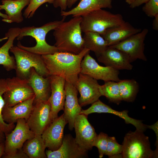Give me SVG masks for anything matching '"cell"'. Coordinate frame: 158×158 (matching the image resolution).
Segmentation results:
<instances>
[{"mask_svg":"<svg viewBox=\"0 0 158 158\" xmlns=\"http://www.w3.org/2000/svg\"><path fill=\"white\" fill-rule=\"evenodd\" d=\"M0 17H1L3 18L2 20L6 22L7 20L8 19V16L6 14L3 13L0 11Z\"/></svg>","mask_w":158,"mask_h":158,"instance_id":"cell-41","label":"cell"},{"mask_svg":"<svg viewBox=\"0 0 158 158\" xmlns=\"http://www.w3.org/2000/svg\"><path fill=\"white\" fill-rule=\"evenodd\" d=\"M108 136L103 132L97 135L94 142L93 146L96 147L98 150L99 157L102 158L105 154L108 143Z\"/></svg>","mask_w":158,"mask_h":158,"instance_id":"cell-33","label":"cell"},{"mask_svg":"<svg viewBox=\"0 0 158 158\" xmlns=\"http://www.w3.org/2000/svg\"><path fill=\"white\" fill-rule=\"evenodd\" d=\"M20 28L18 27L9 29L6 34L5 38L7 41L0 47V65H2L7 71L15 70L16 63L15 58L11 56L9 51L13 46L14 41L19 35Z\"/></svg>","mask_w":158,"mask_h":158,"instance_id":"cell-24","label":"cell"},{"mask_svg":"<svg viewBox=\"0 0 158 158\" xmlns=\"http://www.w3.org/2000/svg\"><path fill=\"white\" fill-rule=\"evenodd\" d=\"M6 88V79H0V130L5 134L10 133L15 127L14 123H6L2 117V111L5 105L3 95Z\"/></svg>","mask_w":158,"mask_h":158,"instance_id":"cell-30","label":"cell"},{"mask_svg":"<svg viewBox=\"0 0 158 158\" xmlns=\"http://www.w3.org/2000/svg\"><path fill=\"white\" fill-rule=\"evenodd\" d=\"M118 82L122 101H133L139 90L138 82L133 79L120 80Z\"/></svg>","mask_w":158,"mask_h":158,"instance_id":"cell-28","label":"cell"},{"mask_svg":"<svg viewBox=\"0 0 158 158\" xmlns=\"http://www.w3.org/2000/svg\"><path fill=\"white\" fill-rule=\"evenodd\" d=\"M122 145L118 143L114 137H108V143L104 155L109 158H121Z\"/></svg>","mask_w":158,"mask_h":158,"instance_id":"cell-31","label":"cell"},{"mask_svg":"<svg viewBox=\"0 0 158 158\" xmlns=\"http://www.w3.org/2000/svg\"><path fill=\"white\" fill-rule=\"evenodd\" d=\"M97 58L99 62L105 66L118 70H131L133 68L129 58L126 53L111 46H108Z\"/></svg>","mask_w":158,"mask_h":158,"instance_id":"cell-17","label":"cell"},{"mask_svg":"<svg viewBox=\"0 0 158 158\" xmlns=\"http://www.w3.org/2000/svg\"><path fill=\"white\" fill-rule=\"evenodd\" d=\"M67 0H54L53 4L54 6L56 8H60L61 11H66L67 8Z\"/></svg>","mask_w":158,"mask_h":158,"instance_id":"cell-35","label":"cell"},{"mask_svg":"<svg viewBox=\"0 0 158 158\" xmlns=\"http://www.w3.org/2000/svg\"><path fill=\"white\" fill-rule=\"evenodd\" d=\"M149 0H135L133 3L130 5L131 8H134L138 7L142 4H145Z\"/></svg>","mask_w":158,"mask_h":158,"instance_id":"cell-36","label":"cell"},{"mask_svg":"<svg viewBox=\"0 0 158 158\" xmlns=\"http://www.w3.org/2000/svg\"><path fill=\"white\" fill-rule=\"evenodd\" d=\"M16 123V126L11 132L5 134L4 151L2 156L4 158H24L23 145L35 135L30 129L25 119H18Z\"/></svg>","mask_w":158,"mask_h":158,"instance_id":"cell-6","label":"cell"},{"mask_svg":"<svg viewBox=\"0 0 158 158\" xmlns=\"http://www.w3.org/2000/svg\"><path fill=\"white\" fill-rule=\"evenodd\" d=\"M30 1V0H2L0 10H4L8 16L6 23H21L23 20L22 11Z\"/></svg>","mask_w":158,"mask_h":158,"instance_id":"cell-25","label":"cell"},{"mask_svg":"<svg viewBox=\"0 0 158 158\" xmlns=\"http://www.w3.org/2000/svg\"><path fill=\"white\" fill-rule=\"evenodd\" d=\"M5 139V133L0 130V143L4 142Z\"/></svg>","mask_w":158,"mask_h":158,"instance_id":"cell-40","label":"cell"},{"mask_svg":"<svg viewBox=\"0 0 158 158\" xmlns=\"http://www.w3.org/2000/svg\"><path fill=\"white\" fill-rule=\"evenodd\" d=\"M99 89L102 96L106 97L110 102L118 104L122 101L118 82H104L103 85H99Z\"/></svg>","mask_w":158,"mask_h":158,"instance_id":"cell-29","label":"cell"},{"mask_svg":"<svg viewBox=\"0 0 158 158\" xmlns=\"http://www.w3.org/2000/svg\"><path fill=\"white\" fill-rule=\"evenodd\" d=\"M141 30V29L135 28L129 23L125 21L119 25L107 29L101 35L109 46L115 44Z\"/></svg>","mask_w":158,"mask_h":158,"instance_id":"cell-21","label":"cell"},{"mask_svg":"<svg viewBox=\"0 0 158 158\" xmlns=\"http://www.w3.org/2000/svg\"><path fill=\"white\" fill-rule=\"evenodd\" d=\"M5 148L4 142L0 143V158L3 155Z\"/></svg>","mask_w":158,"mask_h":158,"instance_id":"cell-38","label":"cell"},{"mask_svg":"<svg viewBox=\"0 0 158 158\" xmlns=\"http://www.w3.org/2000/svg\"><path fill=\"white\" fill-rule=\"evenodd\" d=\"M54 0H30L29 4L25 10L23 15L26 18H32L35 12L41 5L46 3L53 4Z\"/></svg>","mask_w":158,"mask_h":158,"instance_id":"cell-32","label":"cell"},{"mask_svg":"<svg viewBox=\"0 0 158 158\" xmlns=\"http://www.w3.org/2000/svg\"><path fill=\"white\" fill-rule=\"evenodd\" d=\"M90 50L84 48L80 53L57 52L42 55L49 75L61 77L75 86L79 74L80 64L85 55Z\"/></svg>","mask_w":158,"mask_h":158,"instance_id":"cell-1","label":"cell"},{"mask_svg":"<svg viewBox=\"0 0 158 158\" xmlns=\"http://www.w3.org/2000/svg\"><path fill=\"white\" fill-rule=\"evenodd\" d=\"M144 131L136 129L124 136L121 158H151L157 157V151L152 150L149 138Z\"/></svg>","mask_w":158,"mask_h":158,"instance_id":"cell-7","label":"cell"},{"mask_svg":"<svg viewBox=\"0 0 158 158\" xmlns=\"http://www.w3.org/2000/svg\"><path fill=\"white\" fill-rule=\"evenodd\" d=\"M73 17L68 21L62 22L54 30V46L59 52L78 54L84 48L80 26L81 16Z\"/></svg>","mask_w":158,"mask_h":158,"instance_id":"cell-2","label":"cell"},{"mask_svg":"<svg viewBox=\"0 0 158 158\" xmlns=\"http://www.w3.org/2000/svg\"><path fill=\"white\" fill-rule=\"evenodd\" d=\"M6 80L7 88L3 95L4 106L12 107L35 97L27 80L16 76Z\"/></svg>","mask_w":158,"mask_h":158,"instance_id":"cell-8","label":"cell"},{"mask_svg":"<svg viewBox=\"0 0 158 158\" xmlns=\"http://www.w3.org/2000/svg\"><path fill=\"white\" fill-rule=\"evenodd\" d=\"M80 67V73L97 80L118 82L120 80L119 78V70L109 66L100 65L89 53L84 56L81 62Z\"/></svg>","mask_w":158,"mask_h":158,"instance_id":"cell-10","label":"cell"},{"mask_svg":"<svg viewBox=\"0 0 158 158\" xmlns=\"http://www.w3.org/2000/svg\"><path fill=\"white\" fill-rule=\"evenodd\" d=\"M81 17L80 26L82 32H93L101 35L107 29L125 21L121 15L114 14L102 9L94 11Z\"/></svg>","mask_w":158,"mask_h":158,"instance_id":"cell-5","label":"cell"},{"mask_svg":"<svg viewBox=\"0 0 158 158\" xmlns=\"http://www.w3.org/2000/svg\"><path fill=\"white\" fill-rule=\"evenodd\" d=\"M67 123L63 114L53 121L44 130L41 136L48 150L55 151L60 147L64 136V128Z\"/></svg>","mask_w":158,"mask_h":158,"instance_id":"cell-14","label":"cell"},{"mask_svg":"<svg viewBox=\"0 0 158 158\" xmlns=\"http://www.w3.org/2000/svg\"><path fill=\"white\" fill-rule=\"evenodd\" d=\"M10 51L14 55L16 63V76L27 80L31 69L33 68L40 75L46 77L49 75L42 55L13 46Z\"/></svg>","mask_w":158,"mask_h":158,"instance_id":"cell-4","label":"cell"},{"mask_svg":"<svg viewBox=\"0 0 158 158\" xmlns=\"http://www.w3.org/2000/svg\"><path fill=\"white\" fill-rule=\"evenodd\" d=\"M87 117L80 114L75 119L74 125L75 142L82 149L86 151L92 149L97 135L88 120Z\"/></svg>","mask_w":158,"mask_h":158,"instance_id":"cell-13","label":"cell"},{"mask_svg":"<svg viewBox=\"0 0 158 158\" xmlns=\"http://www.w3.org/2000/svg\"><path fill=\"white\" fill-rule=\"evenodd\" d=\"M78 0H67V7L70 8L78 1Z\"/></svg>","mask_w":158,"mask_h":158,"instance_id":"cell-39","label":"cell"},{"mask_svg":"<svg viewBox=\"0 0 158 158\" xmlns=\"http://www.w3.org/2000/svg\"><path fill=\"white\" fill-rule=\"evenodd\" d=\"M49 77L51 93L48 101L51 104L53 121L58 117L59 111L63 109L66 81L64 78L58 76L49 75Z\"/></svg>","mask_w":158,"mask_h":158,"instance_id":"cell-15","label":"cell"},{"mask_svg":"<svg viewBox=\"0 0 158 158\" xmlns=\"http://www.w3.org/2000/svg\"><path fill=\"white\" fill-rule=\"evenodd\" d=\"M112 0H81L75 7L68 11H61L63 17L72 15L73 17L81 16L94 11L103 8H112Z\"/></svg>","mask_w":158,"mask_h":158,"instance_id":"cell-23","label":"cell"},{"mask_svg":"<svg viewBox=\"0 0 158 158\" xmlns=\"http://www.w3.org/2000/svg\"><path fill=\"white\" fill-rule=\"evenodd\" d=\"M65 99L63 111L64 117L68 124L69 129L72 130L77 116L82 110L78 98V91L75 86L66 81L65 86Z\"/></svg>","mask_w":158,"mask_h":158,"instance_id":"cell-16","label":"cell"},{"mask_svg":"<svg viewBox=\"0 0 158 158\" xmlns=\"http://www.w3.org/2000/svg\"><path fill=\"white\" fill-rule=\"evenodd\" d=\"M135 0H125L126 2L129 5L133 3Z\"/></svg>","mask_w":158,"mask_h":158,"instance_id":"cell-42","label":"cell"},{"mask_svg":"<svg viewBox=\"0 0 158 158\" xmlns=\"http://www.w3.org/2000/svg\"><path fill=\"white\" fill-rule=\"evenodd\" d=\"M27 80L34 93V102L48 100L51 93L49 76L44 77L38 74L35 68H32Z\"/></svg>","mask_w":158,"mask_h":158,"instance_id":"cell-20","label":"cell"},{"mask_svg":"<svg viewBox=\"0 0 158 158\" xmlns=\"http://www.w3.org/2000/svg\"><path fill=\"white\" fill-rule=\"evenodd\" d=\"M97 80L81 73L79 75L75 87L80 96L78 99L81 107L92 104L102 96Z\"/></svg>","mask_w":158,"mask_h":158,"instance_id":"cell-12","label":"cell"},{"mask_svg":"<svg viewBox=\"0 0 158 158\" xmlns=\"http://www.w3.org/2000/svg\"><path fill=\"white\" fill-rule=\"evenodd\" d=\"M148 29L145 28L114 45L109 46L118 49L129 56L131 63L137 59L146 61L144 53V42L147 35Z\"/></svg>","mask_w":158,"mask_h":158,"instance_id":"cell-11","label":"cell"},{"mask_svg":"<svg viewBox=\"0 0 158 158\" xmlns=\"http://www.w3.org/2000/svg\"><path fill=\"white\" fill-rule=\"evenodd\" d=\"M126 110L119 111L112 109L98 99L92 104L91 106L85 110L82 109L80 114L87 116L90 114L97 113H108L114 114L123 118L127 124H130L135 126L137 129L144 131L147 128V126L144 124L142 121L130 117Z\"/></svg>","mask_w":158,"mask_h":158,"instance_id":"cell-19","label":"cell"},{"mask_svg":"<svg viewBox=\"0 0 158 158\" xmlns=\"http://www.w3.org/2000/svg\"><path fill=\"white\" fill-rule=\"evenodd\" d=\"M84 33L83 38L84 48L94 52L96 57L109 46L107 41L99 34L91 31Z\"/></svg>","mask_w":158,"mask_h":158,"instance_id":"cell-27","label":"cell"},{"mask_svg":"<svg viewBox=\"0 0 158 158\" xmlns=\"http://www.w3.org/2000/svg\"><path fill=\"white\" fill-rule=\"evenodd\" d=\"M66 17H63L60 20H55L47 23L41 26L25 27L20 28L19 35L16 39H22L25 36H30L34 38L36 42V45L32 47H27L23 45L20 42L17 44L19 47L41 55L52 54L59 52L57 47L49 44L46 40V37L50 31L54 30L62 22L64 21Z\"/></svg>","mask_w":158,"mask_h":158,"instance_id":"cell-3","label":"cell"},{"mask_svg":"<svg viewBox=\"0 0 158 158\" xmlns=\"http://www.w3.org/2000/svg\"><path fill=\"white\" fill-rule=\"evenodd\" d=\"M52 121L51 106L48 100L34 102L31 113L26 121L30 129L35 134L41 135Z\"/></svg>","mask_w":158,"mask_h":158,"instance_id":"cell-9","label":"cell"},{"mask_svg":"<svg viewBox=\"0 0 158 158\" xmlns=\"http://www.w3.org/2000/svg\"><path fill=\"white\" fill-rule=\"evenodd\" d=\"M35 97L11 107L4 106L2 115L4 121L8 124L16 123L20 119L26 121L32 110Z\"/></svg>","mask_w":158,"mask_h":158,"instance_id":"cell-22","label":"cell"},{"mask_svg":"<svg viewBox=\"0 0 158 158\" xmlns=\"http://www.w3.org/2000/svg\"><path fill=\"white\" fill-rule=\"evenodd\" d=\"M46 147L41 135L35 134L32 139L24 143L22 149L29 158H46Z\"/></svg>","mask_w":158,"mask_h":158,"instance_id":"cell-26","label":"cell"},{"mask_svg":"<svg viewBox=\"0 0 158 158\" xmlns=\"http://www.w3.org/2000/svg\"><path fill=\"white\" fill-rule=\"evenodd\" d=\"M145 4L142 11L147 16L154 17L158 14V0H149Z\"/></svg>","mask_w":158,"mask_h":158,"instance_id":"cell-34","label":"cell"},{"mask_svg":"<svg viewBox=\"0 0 158 158\" xmlns=\"http://www.w3.org/2000/svg\"><path fill=\"white\" fill-rule=\"evenodd\" d=\"M87 151L82 149L70 134L64 136L62 144L57 150L45 151L47 158H83L88 157Z\"/></svg>","mask_w":158,"mask_h":158,"instance_id":"cell-18","label":"cell"},{"mask_svg":"<svg viewBox=\"0 0 158 158\" xmlns=\"http://www.w3.org/2000/svg\"><path fill=\"white\" fill-rule=\"evenodd\" d=\"M154 17L152 24V28L154 30H158V14L156 15Z\"/></svg>","mask_w":158,"mask_h":158,"instance_id":"cell-37","label":"cell"}]
</instances>
